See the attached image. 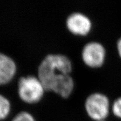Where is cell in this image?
Segmentation results:
<instances>
[{
  "label": "cell",
  "instance_id": "obj_1",
  "mask_svg": "<svg viewBox=\"0 0 121 121\" xmlns=\"http://www.w3.org/2000/svg\"><path fill=\"white\" fill-rule=\"evenodd\" d=\"M72 63L63 54H50L43 59L38 66V77L45 90L53 91L64 98L72 93L74 82L70 73Z\"/></svg>",
  "mask_w": 121,
  "mask_h": 121
},
{
  "label": "cell",
  "instance_id": "obj_2",
  "mask_svg": "<svg viewBox=\"0 0 121 121\" xmlns=\"http://www.w3.org/2000/svg\"><path fill=\"white\" fill-rule=\"evenodd\" d=\"M45 88L38 77L27 75L19 78L18 93L22 99L28 103H35L43 97Z\"/></svg>",
  "mask_w": 121,
  "mask_h": 121
},
{
  "label": "cell",
  "instance_id": "obj_3",
  "mask_svg": "<svg viewBox=\"0 0 121 121\" xmlns=\"http://www.w3.org/2000/svg\"><path fill=\"white\" fill-rule=\"evenodd\" d=\"M88 115L96 121H103L109 113L110 103L108 97L100 93L89 95L85 103Z\"/></svg>",
  "mask_w": 121,
  "mask_h": 121
},
{
  "label": "cell",
  "instance_id": "obj_4",
  "mask_svg": "<svg viewBox=\"0 0 121 121\" xmlns=\"http://www.w3.org/2000/svg\"><path fill=\"white\" fill-rule=\"evenodd\" d=\"M106 56L105 48L101 43L91 42L85 45L82 52L83 62L91 67H100Z\"/></svg>",
  "mask_w": 121,
  "mask_h": 121
},
{
  "label": "cell",
  "instance_id": "obj_5",
  "mask_svg": "<svg viewBox=\"0 0 121 121\" xmlns=\"http://www.w3.org/2000/svg\"><path fill=\"white\" fill-rule=\"evenodd\" d=\"M67 29L75 35H85L91 29V22L86 15L81 13H73L66 20Z\"/></svg>",
  "mask_w": 121,
  "mask_h": 121
},
{
  "label": "cell",
  "instance_id": "obj_6",
  "mask_svg": "<svg viewBox=\"0 0 121 121\" xmlns=\"http://www.w3.org/2000/svg\"><path fill=\"white\" fill-rule=\"evenodd\" d=\"M17 67L11 57L0 53V85L9 82L16 74Z\"/></svg>",
  "mask_w": 121,
  "mask_h": 121
},
{
  "label": "cell",
  "instance_id": "obj_7",
  "mask_svg": "<svg viewBox=\"0 0 121 121\" xmlns=\"http://www.w3.org/2000/svg\"><path fill=\"white\" fill-rule=\"evenodd\" d=\"M11 111V103L8 99L0 94V121L5 119Z\"/></svg>",
  "mask_w": 121,
  "mask_h": 121
},
{
  "label": "cell",
  "instance_id": "obj_8",
  "mask_svg": "<svg viewBox=\"0 0 121 121\" xmlns=\"http://www.w3.org/2000/svg\"><path fill=\"white\" fill-rule=\"evenodd\" d=\"M112 112L115 117L121 120V96L117 97L112 104Z\"/></svg>",
  "mask_w": 121,
  "mask_h": 121
},
{
  "label": "cell",
  "instance_id": "obj_9",
  "mask_svg": "<svg viewBox=\"0 0 121 121\" xmlns=\"http://www.w3.org/2000/svg\"><path fill=\"white\" fill-rule=\"evenodd\" d=\"M12 121H35L32 114L26 111H22L18 113Z\"/></svg>",
  "mask_w": 121,
  "mask_h": 121
},
{
  "label": "cell",
  "instance_id": "obj_10",
  "mask_svg": "<svg viewBox=\"0 0 121 121\" xmlns=\"http://www.w3.org/2000/svg\"><path fill=\"white\" fill-rule=\"evenodd\" d=\"M116 50L118 55L121 59V37L118 38L116 41Z\"/></svg>",
  "mask_w": 121,
  "mask_h": 121
},
{
  "label": "cell",
  "instance_id": "obj_11",
  "mask_svg": "<svg viewBox=\"0 0 121 121\" xmlns=\"http://www.w3.org/2000/svg\"><path fill=\"white\" fill-rule=\"evenodd\" d=\"M104 121L103 120V121Z\"/></svg>",
  "mask_w": 121,
  "mask_h": 121
}]
</instances>
